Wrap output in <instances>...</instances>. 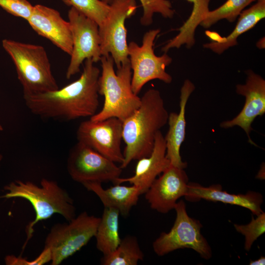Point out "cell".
Here are the masks:
<instances>
[{"label": "cell", "mask_w": 265, "mask_h": 265, "mask_svg": "<svg viewBox=\"0 0 265 265\" xmlns=\"http://www.w3.org/2000/svg\"><path fill=\"white\" fill-rule=\"evenodd\" d=\"M91 59L84 61L80 77L61 89L24 95L25 105L33 114L42 118L71 121L89 117L99 106L100 70Z\"/></svg>", "instance_id": "cell-1"}, {"label": "cell", "mask_w": 265, "mask_h": 265, "mask_svg": "<svg viewBox=\"0 0 265 265\" xmlns=\"http://www.w3.org/2000/svg\"><path fill=\"white\" fill-rule=\"evenodd\" d=\"M140 98L139 107L123 121L122 139L126 146L122 169L132 160L149 156L157 133L167 123L169 113L158 90L149 89Z\"/></svg>", "instance_id": "cell-2"}, {"label": "cell", "mask_w": 265, "mask_h": 265, "mask_svg": "<svg viewBox=\"0 0 265 265\" xmlns=\"http://www.w3.org/2000/svg\"><path fill=\"white\" fill-rule=\"evenodd\" d=\"M3 189L6 193L0 196V199H26L35 211V219L26 227V239L23 249L32 237L34 227L38 222L47 220L55 213L60 214L68 221L76 216L73 200L53 180L43 178L40 185L30 181L15 180L6 185Z\"/></svg>", "instance_id": "cell-3"}, {"label": "cell", "mask_w": 265, "mask_h": 265, "mask_svg": "<svg viewBox=\"0 0 265 265\" xmlns=\"http://www.w3.org/2000/svg\"><path fill=\"white\" fill-rule=\"evenodd\" d=\"M102 72L99 79V94L104 96L102 109L89 119L93 121L116 117L121 121L130 116L140 106L141 98L132 89V72L130 60L115 72L110 55L102 56Z\"/></svg>", "instance_id": "cell-4"}, {"label": "cell", "mask_w": 265, "mask_h": 265, "mask_svg": "<svg viewBox=\"0 0 265 265\" xmlns=\"http://www.w3.org/2000/svg\"><path fill=\"white\" fill-rule=\"evenodd\" d=\"M2 45L15 65L24 95L59 89L43 47L7 39L2 41Z\"/></svg>", "instance_id": "cell-5"}, {"label": "cell", "mask_w": 265, "mask_h": 265, "mask_svg": "<svg viewBox=\"0 0 265 265\" xmlns=\"http://www.w3.org/2000/svg\"><path fill=\"white\" fill-rule=\"evenodd\" d=\"M100 217L83 212L67 223L55 224L45 241L44 248L51 253V265H58L84 246L95 237Z\"/></svg>", "instance_id": "cell-6"}, {"label": "cell", "mask_w": 265, "mask_h": 265, "mask_svg": "<svg viewBox=\"0 0 265 265\" xmlns=\"http://www.w3.org/2000/svg\"><path fill=\"white\" fill-rule=\"evenodd\" d=\"M174 210L176 218L168 232H162L153 242L154 252L159 256H164L179 249H191L204 259L212 257V250L207 240L201 233L200 221L187 214L185 202L177 203Z\"/></svg>", "instance_id": "cell-7"}, {"label": "cell", "mask_w": 265, "mask_h": 265, "mask_svg": "<svg viewBox=\"0 0 265 265\" xmlns=\"http://www.w3.org/2000/svg\"><path fill=\"white\" fill-rule=\"evenodd\" d=\"M160 31L154 29L146 32L140 46L134 41L128 44V57L132 71V89L136 95L152 80L157 79L166 83L172 81V77L165 71L172 62V58L167 53L161 56H157L154 53V41Z\"/></svg>", "instance_id": "cell-8"}, {"label": "cell", "mask_w": 265, "mask_h": 265, "mask_svg": "<svg viewBox=\"0 0 265 265\" xmlns=\"http://www.w3.org/2000/svg\"><path fill=\"white\" fill-rule=\"evenodd\" d=\"M103 26L99 28L102 56L110 55L117 68L129 60L125 21L134 14L135 0H112Z\"/></svg>", "instance_id": "cell-9"}, {"label": "cell", "mask_w": 265, "mask_h": 265, "mask_svg": "<svg viewBox=\"0 0 265 265\" xmlns=\"http://www.w3.org/2000/svg\"><path fill=\"white\" fill-rule=\"evenodd\" d=\"M67 169L71 178L82 185L88 182L113 183L122 172L115 162L78 141L69 151Z\"/></svg>", "instance_id": "cell-10"}, {"label": "cell", "mask_w": 265, "mask_h": 265, "mask_svg": "<svg viewBox=\"0 0 265 265\" xmlns=\"http://www.w3.org/2000/svg\"><path fill=\"white\" fill-rule=\"evenodd\" d=\"M68 17L73 40L71 59L66 73L67 79L80 71V66L87 59L94 63L101 58L99 26L75 8L71 7Z\"/></svg>", "instance_id": "cell-11"}, {"label": "cell", "mask_w": 265, "mask_h": 265, "mask_svg": "<svg viewBox=\"0 0 265 265\" xmlns=\"http://www.w3.org/2000/svg\"><path fill=\"white\" fill-rule=\"evenodd\" d=\"M123 122L116 117L81 122L77 131L78 141L82 143L115 163L124 160L121 144Z\"/></svg>", "instance_id": "cell-12"}, {"label": "cell", "mask_w": 265, "mask_h": 265, "mask_svg": "<svg viewBox=\"0 0 265 265\" xmlns=\"http://www.w3.org/2000/svg\"><path fill=\"white\" fill-rule=\"evenodd\" d=\"M188 183L185 169L170 164L153 182L144 193L145 198L152 209L168 213L185 196Z\"/></svg>", "instance_id": "cell-13"}, {"label": "cell", "mask_w": 265, "mask_h": 265, "mask_svg": "<svg viewBox=\"0 0 265 265\" xmlns=\"http://www.w3.org/2000/svg\"><path fill=\"white\" fill-rule=\"evenodd\" d=\"M243 84L236 85L238 94L245 97L244 105L239 113L232 119L222 122L220 127L229 129L235 126L240 127L248 136L249 142L254 145L250 137L252 124L258 116L265 113V80L260 75L250 70Z\"/></svg>", "instance_id": "cell-14"}, {"label": "cell", "mask_w": 265, "mask_h": 265, "mask_svg": "<svg viewBox=\"0 0 265 265\" xmlns=\"http://www.w3.org/2000/svg\"><path fill=\"white\" fill-rule=\"evenodd\" d=\"M27 21L38 34L49 40L65 53L71 54L73 40L70 25L57 10L36 4Z\"/></svg>", "instance_id": "cell-15"}, {"label": "cell", "mask_w": 265, "mask_h": 265, "mask_svg": "<svg viewBox=\"0 0 265 265\" xmlns=\"http://www.w3.org/2000/svg\"><path fill=\"white\" fill-rule=\"evenodd\" d=\"M166 152L164 136L159 131L156 134L151 154L137 160L134 175L127 178L120 177L113 183H129L136 186L141 194H144L155 179L170 166V162L166 157Z\"/></svg>", "instance_id": "cell-16"}, {"label": "cell", "mask_w": 265, "mask_h": 265, "mask_svg": "<svg viewBox=\"0 0 265 265\" xmlns=\"http://www.w3.org/2000/svg\"><path fill=\"white\" fill-rule=\"evenodd\" d=\"M185 197L191 202L204 199L240 206L248 209L255 215L263 212L261 208L263 196L260 193L249 191L245 194L230 193L223 190L219 184L204 186L196 183H188Z\"/></svg>", "instance_id": "cell-17"}, {"label": "cell", "mask_w": 265, "mask_h": 265, "mask_svg": "<svg viewBox=\"0 0 265 265\" xmlns=\"http://www.w3.org/2000/svg\"><path fill=\"white\" fill-rule=\"evenodd\" d=\"M194 84L189 80H186L181 88L180 110L169 113L167 123L169 129L164 138L166 142V156L170 164L185 169L187 163L182 160L180 148L186 137V107L190 95L195 90Z\"/></svg>", "instance_id": "cell-18"}, {"label": "cell", "mask_w": 265, "mask_h": 265, "mask_svg": "<svg viewBox=\"0 0 265 265\" xmlns=\"http://www.w3.org/2000/svg\"><path fill=\"white\" fill-rule=\"evenodd\" d=\"M82 185L88 190L97 195L104 208L116 209L123 216L129 215L132 208L137 205L141 195L139 189L133 185L126 186L115 184L106 189L99 182H88Z\"/></svg>", "instance_id": "cell-19"}, {"label": "cell", "mask_w": 265, "mask_h": 265, "mask_svg": "<svg viewBox=\"0 0 265 265\" xmlns=\"http://www.w3.org/2000/svg\"><path fill=\"white\" fill-rule=\"evenodd\" d=\"M265 17V0H257L252 6L242 11L235 28L227 37H221L217 41H211L203 46L216 53L221 54L229 48L237 45L238 38L254 27Z\"/></svg>", "instance_id": "cell-20"}, {"label": "cell", "mask_w": 265, "mask_h": 265, "mask_svg": "<svg viewBox=\"0 0 265 265\" xmlns=\"http://www.w3.org/2000/svg\"><path fill=\"white\" fill-rule=\"evenodd\" d=\"M192 4L190 15L181 27L176 29L179 33L169 40L163 46L161 51L167 53L172 48H180L186 45L187 48H191L195 44L194 34L197 27L200 25L207 13L210 11L211 0H186Z\"/></svg>", "instance_id": "cell-21"}, {"label": "cell", "mask_w": 265, "mask_h": 265, "mask_svg": "<svg viewBox=\"0 0 265 265\" xmlns=\"http://www.w3.org/2000/svg\"><path fill=\"white\" fill-rule=\"evenodd\" d=\"M119 211L104 208L95 237L97 249L106 256L112 253L119 245L121 238L119 234Z\"/></svg>", "instance_id": "cell-22"}, {"label": "cell", "mask_w": 265, "mask_h": 265, "mask_svg": "<svg viewBox=\"0 0 265 265\" xmlns=\"http://www.w3.org/2000/svg\"><path fill=\"white\" fill-rule=\"evenodd\" d=\"M143 259L144 254L136 238L127 236L121 239L112 253L103 257L101 263L104 265H136Z\"/></svg>", "instance_id": "cell-23"}, {"label": "cell", "mask_w": 265, "mask_h": 265, "mask_svg": "<svg viewBox=\"0 0 265 265\" xmlns=\"http://www.w3.org/2000/svg\"><path fill=\"white\" fill-rule=\"evenodd\" d=\"M257 0H227L216 9L210 10L200 25L203 27L209 28L222 19L234 22L246 7Z\"/></svg>", "instance_id": "cell-24"}, {"label": "cell", "mask_w": 265, "mask_h": 265, "mask_svg": "<svg viewBox=\"0 0 265 265\" xmlns=\"http://www.w3.org/2000/svg\"><path fill=\"white\" fill-rule=\"evenodd\" d=\"M68 6L95 22L101 27L108 15L110 5L101 0H61Z\"/></svg>", "instance_id": "cell-25"}, {"label": "cell", "mask_w": 265, "mask_h": 265, "mask_svg": "<svg viewBox=\"0 0 265 265\" xmlns=\"http://www.w3.org/2000/svg\"><path fill=\"white\" fill-rule=\"evenodd\" d=\"M110 4L112 0H101ZM143 8V15L140 18L142 26L150 25L153 21V16L155 13L160 14L165 18H173L175 11L168 0H139Z\"/></svg>", "instance_id": "cell-26"}, {"label": "cell", "mask_w": 265, "mask_h": 265, "mask_svg": "<svg viewBox=\"0 0 265 265\" xmlns=\"http://www.w3.org/2000/svg\"><path fill=\"white\" fill-rule=\"evenodd\" d=\"M256 216L255 218L252 216L247 224L234 225L236 230L244 236V247L247 251H250L254 241L265 232V213L263 212Z\"/></svg>", "instance_id": "cell-27"}, {"label": "cell", "mask_w": 265, "mask_h": 265, "mask_svg": "<svg viewBox=\"0 0 265 265\" xmlns=\"http://www.w3.org/2000/svg\"><path fill=\"white\" fill-rule=\"evenodd\" d=\"M0 6L9 14L27 21L34 6L27 0H0Z\"/></svg>", "instance_id": "cell-28"}, {"label": "cell", "mask_w": 265, "mask_h": 265, "mask_svg": "<svg viewBox=\"0 0 265 265\" xmlns=\"http://www.w3.org/2000/svg\"><path fill=\"white\" fill-rule=\"evenodd\" d=\"M265 264V257L261 256L256 260H250L249 265H264Z\"/></svg>", "instance_id": "cell-29"}, {"label": "cell", "mask_w": 265, "mask_h": 265, "mask_svg": "<svg viewBox=\"0 0 265 265\" xmlns=\"http://www.w3.org/2000/svg\"><path fill=\"white\" fill-rule=\"evenodd\" d=\"M2 159V156L1 154H0V162L1 161Z\"/></svg>", "instance_id": "cell-30"}, {"label": "cell", "mask_w": 265, "mask_h": 265, "mask_svg": "<svg viewBox=\"0 0 265 265\" xmlns=\"http://www.w3.org/2000/svg\"><path fill=\"white\" fill-rule=\"evenodd\" d=\"M3 130V128L1 125L0 124V132Z\"/></svg>", "instance_id": "cell-31"}]
</instances>
